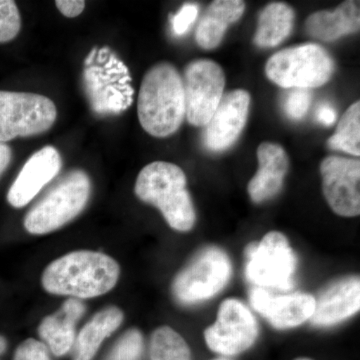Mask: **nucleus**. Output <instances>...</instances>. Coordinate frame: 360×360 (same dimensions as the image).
Masks as SVG:
<instances>
[{
  "label": "nucleus",
  "instance_id": "1",
  "mask_svg": "<svg viewBox=\"0 0 360 360\" xmlns=\"http://www.w3.org/2000/svg\"><path fill=\"white\" fill-rule=\"evenodd\" d=\"M120 267L110 255L92 250L68 253L47 265L42 274L44 290L72 298L105 295L117 283Z\"/></svg>",
  "mask_w": 360,
  "mask_h": 360
},
{
  "label": "nucleus",
  "instance_id": "2",
  "mask_svg": "<svg viewBox=\"0 0 360 360\" xmlns=\"http://www.w3.org/2000/svg\"><path fill=\"white\" fill-rule=\"evenodd\" d=\"M137 115L142 129L158 139L179 130L186 117V99L182 77L174 65L160 63L144 75Z\"/></svg>",
  "mask_w": 360,
  "mask_h": 360
},
{
  "label": "nucleus",
  "instance_id": "3",
  "mask_svg": "<svg viewBox=\"0 0 360 360\" xmlns=\"http://www.w3.org/2000/svg\"><path fill=\"white\" fill-rule=\"evenodd\" d=\"M186 184L181 168L174 163L155 161L139 172L134 193L143 202L155 206L172 229L187 232L193 229L196 214Z\"/></svg>",
  "mask_w": 360,
  "mask_h": 360
},
{
  "label": "nucleus",
  "instance_id": "4",
  "mask_svg": "<svg viewBox=\"0 0 360 360\" xmlns=\"http://www.w3.org/2000/svg\"><path fill=\"white\" fill-rule=\"evenodd\" d=\"M91 193V182L84 170H71L33 205L25 217L27 232L51 233L65 226L84 210Z\"/></svg>",
  "mask_w": 360,
  "mask_h": 360
},
{
  "label": "nucleus",
  "instance_id": "5",
  "mask_svg": "<svg viewBox=\"0 0 360 360\" xmlns=\"http://www.w3.org/2000/svg\"><path fill=\"white\" fill-rule=\"evenodd\" d=\"M335 63L321 45L307 44L276 52L267 60L265 72L283 89H309L328 84Z\"/></svg>",
  "mask_w": 360,
  "mask_h": 360
},
{
  "label": "nucleus",
  "instance_id": "6",
  "mask_svg": "<svg viewBox=\"0 0 360 360\" xmlns=\"http://www.w3.org/2000/svg\"><path fill=\"white\" fill-rule=\"evenodd\" d=\"M231 259L217 246L198 251L188 264L175 276L172 292L177 302L194 304L220 292L231 279Z\"/></svg>",
  "mask_w": 360,
  "mask_h": 360
},
{
  "label": "nucleus",
  "instance_id": "7",
  "mask_svg": "<svg viewBox=\"0 0 360 360\" xmlns=\"http://www.w3.org/2000/svg\"><path fill=\"white\" fill-rule=\"evenodd\" d=\"M246 255V277L257 288L281 290L293 288L297 258L281 232L265 234L260 243L248 246Z\"/></svg>",
  "mask_w": 360,
  "mask_h": 360
},
{
  "label": "nucleus",
  "instance_id": "8",
  "mask_svg": "<svg viewBox=\"0 0 360 360\" xmlns=\"http://www.w3.org/2000/svg\"><path fill=\"white\" fill-rule=\"evenodd\" d=\"M56 117V104L49 97L0 90V142L44 134Z\"/></svg>",
  "mask_w": 360,
  "mask_h": 360
},
{
  "label": "nucleus",
  "instance_id": "9",
  "mask_svg": "<svg viewBox=\"0 0 360 360\" xmlns=\"http://www.w3.org/2000/svg\"><path fill=\"white\" fill-rule=\"evenodd\" d=\"M106 47H103V60ZM105 65H87L84 72V87L92 110L97 115H120L134 101L129 68L112 51L106 54Z\"/></svg>",
  "mask_w": 360,
  "mask_h": 360
},
{
  "label": "nucleus",
  "instance_id": "10",
  "mask_svg": "<svg viewBox=\"0 0 360 360\" xmlns=\"http://www.w3.org/2000/svg\"><path fill=\"white\" fill-rule=\"evenodd\" d=\"M181 77L186 117L194 127H205L224 96V70L214 61L198 59L186 66Z\"/></svg>",
  "mask_w": 360,
  "mask_h": 360
},
{
  "label": "nucleus",
  "instance_id": "11",
  "mask_svg": "<svg viewBox=\"0 0 360 360\" xmlns=\"http://www.w3.org/2000/svg\"><path fill=\"white\" fill-rule=\"evenodd\" d=\"M258 335L259 328L255 315L234 298L220 304L217 321L205 331L206 345L224 356H234L250 349Z\"/></svg>",
  "mask_w": 360,
  "mask_h": 360
},
{
  "label": "nucleus",
  "instance_id": "12",
  "mask_svg": "<svg viewBox=\"0 0 360 360\" xmlns=\"http://www.w3.org/2000/svg\"><path fill=\"white\" fill-rule=\"evenodd\" d=\"M322 191L331 210L343 217L360 213V161L328 156L321 165Z\"/></svg>",
  "mask_w": 360,
  "mask_h": 360
},
{
  "label": "nucleus",
  "instance_id": "13",
  "mask_svg": "<svg viewBox=\"0 0 360 360\" xmlns=\"http://www.w3.org/2000/svg\"><path fill=\"white\" fill-rule=\"evenodd\" d=\"M250 105V96L246 90H232L224 94L205 125L203 142L206 148L217 153L231 148L245 129Z\"/></svg>",
  "mask_w": 360,
  "mask_h": 360
},
{
  "label": "nucleus",
  "instance_id": "14",
  "mask_svg": "<svg viewBox=\"0 0 360 360\" xmlns=\"http://www.w3.org/2000/svg\"><path fill=\"white\" fill-rule=\"evenodd\" d=\"M250 302L253 309L279 330L297 328L309 321L315 307L314 296L307 293L274 295L262 288L251 290Z\"/></svg>",
  "mask_w": 360,
  "mask_h": 360
},
{
  "label": "nucleus",
  "instance_id": "15",
  "mask_svg": "<svg viewBox=\"0 0 360 360\" xmlns=\"http://www.w3.org/2000/svg\"><path fill=\"white\" fill-rule=\"evenodd\" d=\"M63 167L58 149L45 146L30 156L9 188L7 201L15 208L25 207Z\"/></svg>",
  "mask_w": 360,
  "mask_h": 360
},
{
  "label": "nucleus",
  "instance_id": "16",
  "mask_svg": "<svg viewBox=\"0 0 360 360\" xmlns=\"http://www.w3.org/2000/svg\"><path fill=\"white\" fill-rule=\"evenodd\" d=\"M359 307V277L345 276L328 285L315 300L309 321L317 328L336 326L357 314Z\"/></svg>",
  "mask_w": 360,
  "mask_h": 360
},
{
  "label": "nucleus",
  "instance_id": "17",
  "mask_svg": "<svg viewBox=\"0 0 360 360\" xmlns=\"http://www.w3.org/2000/svg\"><path fill=\"white\" fill-rule=\"evenodd\" d=\"M257 158L259 168L248 184V191L253 202L262 203L271 200L283 189L290 160L285 150L272 142L260 144Z\"/></svg>",
  "mask_w": 360,
  "mask_h": 360
},
{
  "label": "nucleus",
  "instance_id": "18",
  "mask_svg": "<svg viewBox=\"0 0 360 360\" xmlns=\"http://www.w3.org/2000/svg\"><path fill=\"white\" fill-rule=\"evenodd\" d=\"M84 312V303L71 297L40 323V338L56 356H63L75 345V326Z\"/></svg>",
  "mask_w": 360,
  "mask_h": 360
},
{
  "label": "nucleus",
  "instance_id": "19",
  "mask_svg": "<svg viewBox=\"0 0 360 360\" xmlns=\"http://www.w3.org/2000/svg\"><path fill=\"white\" fill-rule=\"evenodd\" d=\"M359 1H345L335 11H319L307 20V30L311 37L322 41H333L360 27Z\"/></svg>",
  "mask_w": 360,
  "mask_h": 360
},
{
  "label": "nucleus",
  "instance_id": "20",
  "mask_svg": "<svg viewBox=\"0 0 360 360\" xmlns=\"http://www.w3.org/2000/svg\"><path fill=\"white\" fill-rule=\"evenodd\" d=\"M241 0H215L203 14L195 32L198 44L205 49L219 46L231 23L236 22L245 13Z\"/></svg>",
  "mask_w": 360,
  "mask_h": 360
},
{
  "label": "nucleus",
  "instance_id": "21",
  "mask_svg": "<svg viewBox=\"0 0 360 360\" xmlns=\"http://www.w3.org/2000/svg\"><path fill=\"white\" fill-rule=\"evenodd\" d=\"M124 315L122 309L108 307L94 315L75 341L73 360H92L103 340L120 328Z\"/></svg>",
  "mask_w": 360,
  "mask_h": 360
},
{
  "label": "nucleus",
  "instance_id": "22",
  "mask_svg": "<svg viewBox=\"0 0 360 360\" xmlns=\"http://www.w3.org/2000/svg\"><path fill=\"white\" fill-rule=\"evenodd\" d=\"M295 11L283 2H274L260 13L255 44L262 49L274 47L283 41L292 30Z\"/></svg>",
  "mask_w": 360,
  "mask_h": 360
},
{
  "label": "nucleus",
  "instance_id": "23",
  "mask_svg": "<svg viewBox=\"0 0 360 360\" xmlns=\"http://www.w3.org/2000/svg\"><path fill=\"white\" fill-rule=\"evenodd\" d=\"M150 360H191L186 340L169 326H161L150 338Z\"/></svg>",
  "mask_w": 360,
  "mask_h": 360
},
{
  "label": "nucleus",
  "instance_id": "24",
  "mask_svg": "<svg viewBox=\"0 0 360 360\" xmlns=\"http://www.w3.org/2000/svg\"><path fill=\"white\" fill-rule=\"evenodd\" d=\"M331 149L345 151L354 156L360 155V103L347 108L338 123L335 134L328 139Z\"/></svg>",
  "mask_w": 360,
  "mask_h": 360
},
{
  "label": "nucleus",
  "instance_id": "25",
  "mask_svg": "<svg viewBox=\"0 0 360 360\" xmlns=\"http://www.w3.org/2000/svg\"><path fill=\"white\" fill-rule=\"evenodd\" d=\"M143 350V336L141 330L131 328L116 342L108 360H139Z\"/></svg>",
  "mask_w": 360,
  "mask_h": 360
},
{
  "label": "nucleus",
  "instance_id": "26",
  "mask_svg": "<svg viewBox=\"0 0 360 360\" xmlns=\"http://www.w3.org/2000/svg\"><path fill=\"white\" fill-rule=\"evenodd\" d=\"M21 28L20 9L13 0H0V44L18 37Z\"/></svg>",
  "mask_w": 360,
  "mask_h": 360
},
{
  "label": "nucleus",
  "instance_id": "27",
  "mask_svg": "<svg viewBox=\"0 0 360 360\" xmlns=\"http://www.w3.org/2000/svg\"><path fill=\"white\" fill-rule=\"evenodd\" d=\"M311 103V94L309 89H292L285 96L283 110L291 120H302L307 115Z\"/></svg>",
  "mask_w": 360,
  "mask_h": 360
},
{
  "label": "nucleus",
  "instance_id": "28",
  "mask_svg": "<svg viewBox=\"0 0 360 360\" xmlns=\"http://www.w3.org/2000/svg\"><path fill=\"white\" fill-rule=\"evenodd\" d=\"M13 360H51V357L44 342L28 338L16 348Z\"/></svg>",
  "mask_w": 360,
  "mask_h": 360
},
{
  "label": "nucleus",
  "instance_id": "29",
  "mask_svg": "<svg viewBox=\"0 0 360 360\" xmlns=\"http://www.w3.org/2000/svg\"><path fill=\"white\" fill-rule=\"evenodd\" d=\"M198 15V6L193 4H186L179 13L172 16V32L177 37L186 34L187 30L191 28V25L195 21Z\"/></svg>",
  "mask_w": 360,
  "mask_h": 360
},
{
  "label": "nucleus",
  "instance_id": "30",
  "mask_svg": "<svg viewBox=\"0 0 360 360\" xmlns=\"http://www.w3.org/2000/svg\"><path fill=\"white\" fill-rule=\"evenodd\" d=\"M56 6L63 15L68 18H77L85 8V1L82 0H58Z\"/></svg>",
  "mask_w": 360,
  "mask_h": 360
},
{
  "label": "nucleus",
  "instance_id": "31",
  "mask_svg": "<svg viewBox=\"0 0 360 360\" xmlns=\"http://www.w3.org/2000/svg\"><path fill=\"white\" fill-rule=\"evenodd\" d=\"M316 120L317 122L322 123L323 125H328V127L333 124L336 120L335 108L328 103L321 104L316 111Z\"/></svg>",
  "mask_w": 360,
  "mask_h": 360
},
{
  "label": "nucleus",
  "instance_id": "32",
  "mask_svg": "<svg viewBox=\"0 0 360 360\" xmlns=\"http://www.w3.org/2000/svg\"><path fill=\"white\" fill-rule=\"evenodd\" d=\"M11 158H13V150L11 146L0 142V177L11 165Z\"/></svg>",
  "mask_w": 360,
  "mask_h": 360
},
{
  "label": "nucleus",
  "instance_id": "33",
  "mask_svg": "<svg viewBox=\"0 0 360 360\" xmlns=\"http://www.w3.org/2000/svg\"><path fill=\"white\" fill-rule=\"evenodd\" d=\"M7 348V340L4 336L0 335V355L4 354L6 352Z\"/></svg>",
  "mask_w": 360,
  "mask_h": 360
},
{
  "label": "nucleus",
  "instance_id": "34",
  "mask_svg": "<svg viewBox=\"0 0 360 360\" xmlns=\"http://www.w3.org/2000/svg\"><path fill=\"white\" fill-rule=\"evenodd\" d=\"M295 360H312V359H305V357H300V359H296Z\"/></svg>",
  "mask_w": 360,
  "mask_h": 360
},
{
  "label": "nucleus",
  "instance_id": "35",
  "mask_svg": "<svg viewBox=\"0 0 360 360\" xmlns=\"http://www.w3.org/2000/svg\"><path fill=\"white\" fill-rule=\"evenodd\" d=\"M215 360H229V359H215Z\"/></svg>",
  "mask_w": 360,
  "mask_h": 360
}]
</instances>
